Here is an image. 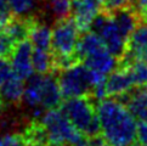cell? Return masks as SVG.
I'll use <instances>...</instances> for the list:
<instances>
[{
  "instance_id": "3957f363",
  "label": "cell",
  "mask_w": 147,
  "mask_h": 146,
  "mask_svg": "<svg viewBox=\"0 0 147 146\" xmlns=\"http://www.w3.org/2000/svg\"><path fill=\"white\" fill-rule=\"evenodd\" d=\"M51 32V54L54 56L55 73L80 62L77 56L80 30L73 17L55 21Z\"/></svg>"
},
{
  "instance_id": "277c9868",
  "label": "cell",
  "mask_w": 147,
  "mask_h": 146,
  "mask_svg": "<svg viewBox=\"0 0 147 146\" xmlns=\"http://www.w3.org/2000/svg\"><path fill=\"white\" fill-rule=\"evenodd\" d=\"M61 111L86 138L101 135L96 103L91 96H76L62 101Z\"/></svg>"
},
{
  "instance_id": "7c38bea8",
  "label": "cell",
  "mask_w": 147,
  "mask_h": 146,
  "mask_svg": "<svg viewBox=\"0 0 147 146\" xmlns=\"http://www.w3.org/2000/svg\"><path fill=\"white\" fill-rule=\"evenodd\" d=\"M123 57L141 60L147 64V22H141L134 29L128 40L127 53Z\"/></svg>"
},
{
  "instance_id": "6da1fadb",
  "label": "cell",
  "mask_w": 147,
  "mask_h": 146,
  "mask_svg": "<svg viewBox=\"0 0 147 146\" xmlns=\"http://www.w3.org/2000/svg\"><path fill=\"white\" fill-rule=\"evenodd\" d=\"M96 112L105 141L113 146H129L138 138L136 118L117 97H103L96 102Z\"/></svg>"
},
{
  "instance_id": "cb8c5ba5",
  "label": "cell",
  "mask_w": 147,
  "mask_h": 146,
  "mask_svg": "<svg viewBox=\"0 0 147 146\" xmlns=\"http://www.w3.org/2000/svg\"><path fill=\"white\" fill-rule=\"evenodd\" d=\"M69 146H92V145L90 144V141H89L88 138L85 137L83 140H80V141H78V143L73 144V145H69Z\"/></svg>"
},
{
  "instance_id": "484cf974",
  "label": "cell",
  "mask_w": 147,
  "mask_h": 146,
  "mask_svg": "<svg viewBox=\"0 0 147 146\" xmlns=\"http://www.w3.org/2000/svg\"><path fill=\"white\" fill-rule=\"evenodd\" d=\"M5 103L3 102V100L0 99V121H1V117H3V113H4V110H5Z\"/></svg>"
},
{
  "instance_id": "603a6c76",
  "label": "cell",
  "mask_w": 147,
  "mask_h": 146,
  "mask_svg": "<svg viewBox=\"0 0 147 146\" xmlns=\"http://www.w3.org/2000/svg\"><path fill=\"white\" fill-rule=\"evenodd\" d=\"M139 143L147 146V122H139L138 124V138Z\"/></svg>"
},
{
  "instance_id": "2e32d148",
  "label": "cell",
  "mask_w": 147,
  "mask_h": 146,
  "mask_svg": "<svg viewBox=\"0 0 147 146\" xmlns=\"http://www.w3.org/2000/svg\"><path fill=\"white\" fill-rule=\"evenodd\" d=\"M32 65L34 73L38 74H49L55 73V62L51 51H45L33 48L32 53Z\"/></svg>"
},
{
  "instance_id": "8fae6325",
  "label": "cell",
  "mask_w": 147,
  "mask_h": 146,
  "mask_svg": "<svg viewBox=\"0 0 147 146\" xmlns=\"http://www.w3.org/2000/svg\"><path fill=\"white\" fill-rule=\"evenodd\" d=\"M119 99L139 122H147V85L134 87Z\"/></svg>"
},
{
  "instance_id": "8992f818",
  "label": "cell",
  "mask_w": 147,
  "mask_h": 146,
  "mask_svg": "<svg viewBox=\"0 0 147 146\" xmlns=\"http://www.w3.org/2000/svg\"><path fill=\"white\" fill-rule=\"evenodd\" d=\"M62 97L69 99L76 96H91L95 88L90 70L83 64L77 62L69 67L56 72Z\"/></svg>"
},
{
  "instance_id": "9c48e42d",
  "label": "cell",
  "mask_w": 147,
  "mask_h": 146,
  "mask_svg": "<svg viewBox=\"0 0 147 146\" xmlns=\"http://www.w3.org/2000/svg\"><path fill=\"white\" fill-rule=\"evenodd\" d=\"M32 53L33 45L28 38L17 43L10 56V62H11L15 73L23 80H28L34 74L32 65Z\"/></svg>"
},
{
  "instance_id": "7402d4cb",
  "label": "cell",
  "mask_w": 147,
  "mask_h": 146,
  "mask_svg": "<svg viewBox=\"0 0 147 146\" xmlns=\"http://www.w3.org/2000/svg\"><path fill=\"white\" fill-rule=\"evenodd\" d=\"M12 11L10 9L7 0H0V20L6 24L12 18Z\"/></svg>"
},
{
  "instance_id": "5bb4252c",
  "label": "cell",
  "mask_w": 147,
  "mask_h": 146,
  "mask_svg": "<svg viewBox=\"0 0 147 146\" xmlns=\"http://www.w3.org/2000/svg\"><path fill=\"white\" fill-rule=\"evenodd\" d=\"M13 16L39 17L44 11L45 0H7Z\"/></svg>"
},
{
  "instance_id": "5b68a950",
  "label": "cell",
  "mask_w": 147,
  "mask_h": 146,
  "mask_svg": "<svg viewBox=\"0 0 147 146\" xmlns=\"http://www.w3.org/2000/svg\"><path fill=\"white\" fill-rule=\"evenodd\" d=\"M39 118L49 146H69L85 138L59 107L45 111Z\"/></svg>"
},
{
  "instance_id": "ffe728a7",
  "label": "cell",
  "mask_w": 147,
  "mask_h": 146,
  "mask_svg": "<svg viewBox=\"0 0 147 146\" xmlns=\"http://www.w3.org/2000/svg\"><path fill=\"white\" fill-rule=\"evenodd\" d=\"M0 146H29L21 133H7L0 138Z\"/></svg>"
},
{
  "instance_id": "9a60e30c",
  "label": "cell",
  "mask_w": 147,
  "mask_h": 146,
  "mask_svg": "<svg viewBox=\"0 0 147 146\" xmlns=\"http://www.w3.org/2000/svg\"><path fill=\"white\" fill-rule=\"evenodd\" d=\"M51 28L48 24L39 21V18H35L32 24V28H30L28 38L33 48L51 51Z\"/></svg>"
},
{
  "instance_id": "d4e9b609",
  "label": "cell",
  "mask_w": 147,
  "mask_h": 146,
  "mask_svg": "<svg viewBox=\"0 0 147 146\" xmlns=\"http://www.w3.org/2000/svg\"><path fill=\"white\" fill-rule=\"evenodd\" d=\"M140 17H141V20H142L144 22H147V7L140 12Z\"/></svg>"
},
{
  "instance_id": "7a4b0ae2",
  "label": "cell",
  "mask_w": 147,
  "mask_h": 146,
  "mask_svg": "<svg viewBox=\"0 0 147 146\" xmlns=\"http://www.w3.org/2000/svg\"><path fill=\"white\" fill-rule=\"evenodd\" d=\"M56 73L36 74L28 79L24 87L23 102L33 112V118H39L45 111L60 107L62 103V94L55 77Z\"/></svg>"
},
{
  "instance_id": "52a82bcc",
  "label": "cell",
  "mask_w": 147,
  "mask_h": 146,
  "mask_svg": "<svg viewBox=\"0 0 147 146\" xmlns=\"http://www.w3.org/2000/svg\"><path fill=\"white\" fill-rule=\"evenodd\" d=\"M89 30H92L94 33L100 35L105 45L107 46L108 51L118 61L123 59V56L127 53L128 39L120 32L111 14L101 10V12L94 18Z\"/></svg>"
},
{
  "instance_id": "e0dca14e",
  "label": "cell",
  "mask_w": 147,
  "mask_h": 146,
  "mask_svg": "<svg viewBox=\"0 0 147 146\" xmlns=\"http://www.w3.org/2000/svg\"><path fill=\"white\" fill-rule=\"evenodd\" d=\"M45 7L55 21L63 20L72 14V0H45Z\"/></svg>"
},
{
  "instance_id": "83f0119b",
  "label": "cell",
  "mask_w": 147,
  "mask_h": 146,
  "mask_svg": "<svg viewBox=\"0 0 147 146\" xmlns=\"http://www.w3.org/2000/svg\"><path fill=\"white\" fill-rule=\"evenodd\" d=\"M105 146H113V145H109V144H108V145H105Z\"/></svg>"
},
{
  "instance_id": "ac0fdd59",
  "label": "cell",
  "mask_w": 147,
  "mask_h": 146,
  "mask_svg": "<svg viewBox=\"0 0 147 146\" xmlns=\"http://www.w3.org/2000/svg\"><path fill=\"white\" fill-rule=\"evenodd\" d=\"M16 45L17 43L11 38V35L4 28L0 29V57L10 59V56H11Z\"/></svg>"
},
{
  "instance_id": "4316f807",
  "label": "cell",
  "mask_w": 147,
  "mask_h": 146,
  "mask_svg": "<svg viewBox=\"0 0 147 146\" xmlns=\"http://www.w3.org/2000/svg\"><path fill=\"white\" fill-rule=\"evenodd\" d=\"M129 146H145V145H142V144H141V143H138V144H135V141H134L133 144H130Z\"/></svg>"
},
{
  "instance_id": "ba28073f",
  "label": "cell",
  "mask_w": 147,
  "mask_h": 146,
  "mask_svg": "<svg viewBox=\"0 0 147 146\" xmlns=\"http://www.w3.org/2000/svg\"><path fill=\"white\" fill-rule=\"evenodd\" d=\"M135 87L128 65L118 64L105 80V97H120Z\"/></svg>"
},
{
  "instance_id": "4fadbf2b",
  "label": "cell",
  "mask_w": 147,
  "mask_h": 146,
  "mask_svg": "<svg viewBox=\"0 0 147 146\" xmlns=\"http://www.w3.org/2000/svg\"><path fill=\"white\" fill-rule=\"evenodd\" d=\"M24 80L15 73L0 85V99L5 105L18 106L23 100Z\"/></svg>"
},
{
  "instance_id": "44dd1931",
  "label": "cell",
  "mask_w": 147,
  "mask_h": 146,
  "mask_svg": "<svg viewBox=\"0 0 147 146\" xmlns=\"http://www.w3.org/2000/svg\"><path fill=\"white\" fill-rule=\"evenodd\" d=\"M13 74H15V71L12 68L10 60L6 59V57H0V85Z\"/></svg>"
},
{
  "instance_id": "30bf717a",
  "label": "cell",
  "mask_w": 147,
  "mask_h": 146,
  "mask_svg": "<svg viewBox=\"0 0 147 146\" xmlns=\"http://www.w3.org/2000/svg\"><path fill=\"white\" fill-rule=\"evenodd\" d=\"M102 0H72L73 20L80 32L90 29L94 18L101 12Z\"/></svg>"
},
{
  "instance_id": "d6986e66",
  "label": "cell",
  "mask_w": 147,
  "mask_h": 146,
  "mask_svg": "<svg viewBox=\"0 0 147 146\" xmlns=\"http://www.w3.org/2000/svg\"><path fill=\"white\" fill-rule=\"evenodd\" d=\"M128 7H135V0H102V10L108 14Z\"/></svg>"
}]
</instances>
